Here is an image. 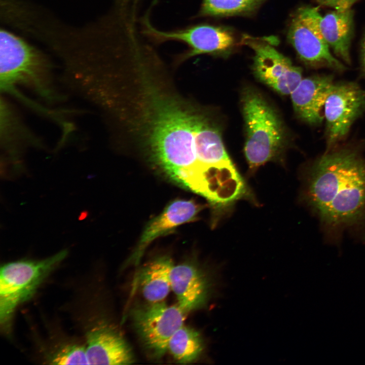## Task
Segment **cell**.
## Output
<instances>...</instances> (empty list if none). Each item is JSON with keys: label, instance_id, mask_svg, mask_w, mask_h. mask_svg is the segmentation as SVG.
Wrapping results in <instances>:
<instances>
[{"label": "cell", "instance_id": "obj_7", "mask_svg": "<svg viewBox=\"0 0 365 365\" xmlns=\"http://www.w3.org/2000/svg\"><path fill=\"white\" fill-rule=\"evenodd\" d=\"M321 17L318 7L300 8L290 24L288 41L306 65L342 72L346 69L345 66L331 54L330 47L321 33Z\"/></svg>", "mask_w": 365, "mask_h": 365}, {"label": "cell", "instance_id": "obj_19", "mask_svg": "<svg viewBox=\"0 0 365 365\" xmlns=\"http://www.w3.org/2000/svg\"><path fill=\"white\" fill-rule=\"evenodd\" d=\"M319 4L333 8L337 11L350 9L358 0H316Z\"/></svg>", "mask_w": 365, "mask_h": 365}, {"label": "cell", "instance_id": "obj_15", "mask_svg": "<svg viewBox=\"0 0 365 365\" xmlns=\"http://www.w3.org/2000/svg\"><path fill=\"white\" fill-rule=\"evenodd\" d=\"M168 257H159L145 265L139 271L138 285L148 302L163 301L171 288L170 272L173 266Z\"/></svg>", "mask_w": 365, "mask_h": 365}, {"label": "cell", "instance_id": "obj_9", "mask_svg": "<svg viewBox=\"0 0 365 365\" xmlns=\"http://www.w3.org/2000/svg\"><path fill=\"white\" fill-rule=\"evenodd\" d=\"M275 41L247 35L242 40L254 51L253 70L257 78L278 93L290 94L303 79L302 69L274 47Z\"/></svg>", "mask_w": 365, "mask_h": 365}, {"label": "cell", "instance_id": "obj_12", "mask_svg": "<svg viewBox=\"0 0 365 365\" xmlns=\"http://www.w3.org/2000/svg\"><path fill=\"white\" fill-rule=\"evenodd\" d=\"M331 75H317L302 79L290 94L297 116L311 126H319L324 120V107L334 85Z\"/></svg>", "mask_w": 365, "mask_h": 365}, {"label": "cell", "instance_id": "obj_20", "mask_svg": "<svg viewBox=\"0 0 365 365\" xmlns=\"http://www.w3.org/2000/svg\"><path fill=\"white\" fill-rule=\"evenodd\" d=\"M361 75L365 78V35L362 40L361 48Z\"/></svg>", "mask_w": 365, "mask_h": 365}, {"label": "cell", "instance_id": "obj_3", "mask_svg": "<svg viewBox=\"0 0 365 365\" xmlns=\"http://www.w3.org/2000/svg\"><path fill=\"white\" fill-rule=\"evenodd\" d=\"M1 91L14 95L18 85L27 87L45 99H55L50 68L45 58L21 38L0 32Z\"/></svg>", "mask_w": 365, "mask_h": 365}, {"label": "cell", "instance_id": "obj_17", "mask_svg": "<svg viewBox=\"0 0 365 365\" xmlns=\"http://www.w3.org/2000/svg\"><path fill=\"white\" fill-rule=\"evenodd\" d=\"M266 0H202L196 17H223L249 15Z\"/></svg>", "mask_w": 365, "mask_h": 365}, {"label": "cell", "instance_id": "obj_6", "mask_svg": "<svg viewBox=\"0 0 365 365\" xmlns=\"http://www.w3.org/2000/svg\"><path fill=\"white\" fill-rule=\"evenodd\" d=\"M187 313L177 304L168 305L163 301L148 302L133 309L135 329L152 357L159 359L165 354L170 338L184 325Z\"/></svg>", "mask_w": 365, "mask_h": 365}, {"label": "cell", "instance_id": "obj_16", "mask_svg": "<svg viewBox=\"0 0 365 365\" xmlns=\"http://www.w3.org/2000/svg\"><path fill=\"white\" fill-rule=\"evenodd\" d=\"M204 347L200 333L184 324L170 338L167 350L178 362L188 363L196 360L202 353Z\"/></svg>", "mask_w": 365, "mask_h": 365}, {"label": "cell", "instance_id": "obj_4", "mask_svg": "<svg viewBox=\"0 0 365 365\" xmlns=\"http://www.w3.org/2000/svg\"><path fill=\"white\" fill-rule=\"evenodd\" d=\"M241 105L246 131L244 154L252 173L279 157L285 145V131L275 110L256 90H244Z\"/></svg>", "mask_w": 365, "mask_h": 365}, {"label": "cell", "instance_id": "obj_8", "mask_svg": "<svg viewBox=\"0 0 365 365\" xmlns=\"http://www.w3.org/2000/svg\"><path fill=\"white\" fill-rule=\"evenodd\" d=\"M364 114L365 89L355 82H335L324 107L326 150L339 145Z\"/></svg>", "mask_w": 365, "mask_h": 365}, {"label": "cell", "instance_id": "obj_1", "mask_svg": "<svg viewBox=\"0 0 365 365\" xmlns=\"http://www.w3.org/2000/svg\"><path fill=\"white\" fill-rule=\"evenodd\" d=\"M156 51L128 56L118 67L105 99L127 142L169 178L194 189L206 168L205 148L212 119L176 89Z\"/></svg>", "mask_w": 365, "mask_h": 365}, {"label": "cell", "instance_id": "obj_13", "mask_svg": "<svg viewBox=\"0 0 365 365\" xmlns=\"http://www.w3.org/2000/svg\"><path fill=\"white\" fill-rule=\"evenodd\" d=\"M170 283L177 304L187 313L202 308L207 303L211 283L205 272L195 264L173 265Z\"/></svg>", "mask_w": 365, "mask_h": 365}, {"label": "cell", "instance_id": "obj_5", "mask_svg": "<svg viewBox=\"0 0 365 365\" xmlns=\"http://www.w3.org/2000/svg\"><path fill=\"white\" fill-rule=\"evenodd\" d=\"M63 249L41 260H21L3 265L0 274V322L7 328L16 308L32 296L49 274L67 256Z\"/></svg>", "mask_w": 365, "mask_h": 365}, {"label": "cell", "instance_id": "obj_2", "mask_svg": "<svg viewBox=\"0 0 365 365\" xmlns=\"http://www.w3.org/2000/svg\"><path fill=\"white\" fill-rule=\"evenodd\" d=\"M303 199L325 236L340 241L345 232L365 242V155L359 145H339L303 173Z\"/></svg>", "mask_w": 365, "mask_h": 365}, {"label": "cell", "instance_id": "obj_18", "mask_svg": "<svg viewBox=\"0 0 365 365\" xmlns=\"http://www.w3.org/2000/svg\"><path fill=\"white\" fill-rule=\"evenodd\" d=\"M51 364H88L86 347L78 345H68L60 348L50 359Z\"/></svg>", "mask_w": 365, "mask_h": 365}, {"label": "cell", "instance_id": "obj_11", "mask_svg": "<svg viewBox=\"0 0 365 365\" xmlns=\"http://www.w3.org/2000/svg\"><path fill=\"white\" fill-rule=\"evenodd\" d=\"M203 207L191 200H175L169 203L161 214L147 225L127 264L138 265L152 241L177 226L194 220Z\"/></svg>", "mask_w": 365, "mask_h": 365}, {"label": "cell", "instance_id": "obj_14", "mask_svg": "<svg viewBox=\"0 0 365 365\" xmlns=\"http://www.w3.org/2000/svg\"><path fill=\"white\" fill-rule=\"evenodd\" d=\"M353 11L334 10L320 21V28L325 41L334 53L347 64L351 63L350 47L353 33Z\"/></svg>", "mask_w": 365, "mask_h": 365}, {"label": "cell", "instance_id": "obj_10", "mask_svg": "<svg viewBox=\"0 0 365 365\" xmlns=\"http://www.w3.org/2000/svg\"><path fill=\"white\" fill-rule=\"evenodd\" d=\"M86 351L90 364H130L134 361L133 353L122 334L116 328L100 324L86 334Z\"/></svg>", "mask_w": 365, "mask_h": 365}]
</instances>
